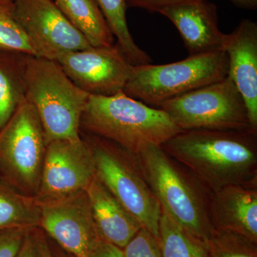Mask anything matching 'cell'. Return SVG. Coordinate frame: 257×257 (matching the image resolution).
<instances>
[{"instance_id":"6da1fadb","label":"cell","mask_w":257,"mask_h":257,"mask_svg":"<svg viewBox=\"0 0 257 257\" xmlns=\"http://www.w3.org/2000/svg\"><path fill=\"white\" fill-rule=\"evenodd\" d=\"M211 192L229 185H257V132L182 131L162 145Z\"/></svg>"},{"instance_id":"7a4b0ae2","label":"cell","mask_w":257,"mask_h":257,"mask_svg":"<svg viewBox=\"0 0 257 257\" xmlns=\"http://www.w3.org/2000/svg\"><path fill=\"white\" fill-rule=\"evenodd\" d=\"M135 156L162 211L207 242L214 231L209 216L212 192L162 147H147Z\"/></svg>"},{"instance_id":"3957f363","label":"cell","mask_w":257,"mask_h":257,"mask_svg":"<svg viewBox=\"0 0 257 257\" xmlns=\"http://www.w3.org/2000/svg\"><path fill=\"white\" fill-rule=\"evenodd\" d=\"M112 142L134 155L163 144L182 132L168 114L126 95L90 96L80 128Z\"/></svg>"},{"instance_id":"277c9868","label":"cell","mask_w":257,"mask_h":257,"mask_svg":"<svg viewBox=\"0 0 257 257\" xmlns=\"http://www.w3.org/2000/svg\"><path fill=\"white\" fill-rule=\"evenodd\" d=\"M23 82L25 97L38 114L47 145L81 138V118L89 95L69 79L56 61L25 55Z\"/></svg>"},{"instance_id":"5b68a950","label":"cell","mask_w":257,"mask_h":257,"mask_svg":"<svg viewBox=\"0 0 257 257\" xmlns=\"http://www.w3.org/2000/svg\"><path fill=\"white\" fill-rule=\"evenodd\" d=\"M228 73L227 55L224 51H215L173 63L132 66L123 92L159 108L162 103L220 80Z\"/></svg>"},{"instance_id":"8992f818","label":"cell","mask_w":257,"mask_h":257,"mask_svg":"<svg viewBox=\"0 0 257 257\" xmlns=\"http://www.w3.org/2000/svg\"><path fill=\"white\" fill-rule=\"evenodd\" d=\"M84 140L92 152L96 177L143 228L158 239L162 209L135 155L95 135Z\"/></svg>"},{"instance_id":"52a82bcc","label":"cell","mask_w":257,"mask_h":257,"mask_svg":"<svg viewBox=\"0 0 257 257\" xmlns=\"http://www.w3.org/2000/svg\"><path fill=\"white\" fill-rule=\"evenodd\" d=\"M159 108L182 131L253 130L245 101L229 75L165 101Z\"/></svg>"},{"instance_id":"ba28073f","label":"cell","mask_w":257,"mask_h":257,"mask_svg":"<svg viewBox=\"0 0 257 257\" xmlns=\"http://www.w3.org/2000/svg\"><path fill=\"white\" fill-rule=\"evenodd\" d=\"M47 143L38 114L25 100L0 128V175L27 185L37 183Z\"/></svg>"},{"instance_id":"9c48e42d","label":"cell","mask_w":257,"mask_h":257,"mask_svg":"<svg viewBox=\"0 0 257 257\" xmlns=\"http://www.w3.org/2000/svg\"><path fill=\"white\" fill-rule=\"evenodd\" d=\"M11 12L36 57L55 61L62 54L92 47L53 0H15Z\"/></svg>"},{"instance_id":"30bf717a","label":"cell","mask_w":257,"mask_h":257,"mask_svg":"<svg viewBox=\"0 0 257 257\" xmlns=\"http://www.w3.org/2000/svg\"><path fill=\"white\" fill-rule=\"evenodd\" d=\"M55 61L69 79L90 96L123 92L133 66L116 44L67 52Z\"/></svg>"},{"instance_id":"8fae6325","label":"cell","mask_w":257,"mask_h":257,"mask_svg":"<svg viewBox=\"0 0 257 257\" xmlns=\"http://www.w3.org/2000/svg\"><path fill=\"white\" fill-rule=\"evenodd\" d=\"M42 227L75 257H90L101 237L85 190L42 204Z\"/></svg>"},{"instance_id":"7c38bea8","label":"cell","mask_w":257,"mask_h":257,"mask_svg":"<svg viewBox=\"0 0 257 257\" xmlns=\"http://www.w3.org/2000/svg\"><path fill=\"white\" fill-rule=\"evenodd\" d=\"M94 176L92 152L82 138L50 142L44 158L40 196L47 202L85 190Z\"/></svg>"},{"instance_id":"4fadbf2b","label":"cell","mask_w":257,"mask_h":257,"mask_svg":"<svg viewBox=\"0 0 257 257\" xmlns=\"http://www.w3.org/2000/svg\"><path fill=\"white\" fill-rule=\"evenodd\" d=\"M222 50L229 59L228 75L242 96L251 128L257 131V24L244 19L224 34Z\"/></svg>"},{"instance_id":"5bb4252c","label":"cell","mask_w":257,"mask_h":257,"mask_svg":"<svg viewBox=\"0 0 257 257\" xmlns=\"http://www.w3.org/2000/svg\"><path fill=\"white\" fill-rule=\"evenodd\" d=\"M177 28L189 56L222 50L224 33L218 26L215 5L206 0L172 5L160 12Z\"/></svg>"},{"instance_id":"9a60e30c","label":"cell","mask_w":257,"mask_h":257,"mask_svg":"<svg viewBox=\"0 0 257 257\" xmlns=\"http://www.w3.org/2000/svg\"><path fill=\"white\" fill-rule=\"evenodd\" d=\"M209 216L213 229L257 241V185H229L213 192Z\"/></svg>"},{"instance_id":"2e32d148","label":"cell","mask_w":257,"mask_h":257,"mask_svg":"<svg viewBox=\"0 0 257 257\" xmlns=\"http://www.w3.org/2000/svg\"><path fill=\"white\" fill-rule=\"evenodd\" d=\"M101 237L120 248L143 228L96 177L85 189Z\"/></svg>"},{"instance_id":"e0dca14e","label":"cell","mask_w":257,"mask_h":257,"mask_svg":"<svg viewBox=\"0 0 257 257\" xmlns=\"http://www.w3.org/2000/svg\"><path fill=\"white\" fill-rule=\"evenodd\" d=\"M62 14L94 47L114 45V37L94 0H53Z\"/></svg>"},{"instance_id":"ac0fdd59","label":"cell","mask_w":257,"mask_h":257,"mask_svg":"<svg viewBox=\"0 0 257 257\" xmlns=\"http://www.w3.org/2000/svg\"><path fill=\"white\" fill-rule=\"evenodd\" d=\"M25 54L0 50V128L26 100L23 82Z\"/></svg>"},{"instance_id":"d6986e66","label":"cell","mask_w":257,"mask_h":257,"mask_svg":"<svg viewBox=\"0 0 257 257\" xmlns=\"http://www.w3.org/2000/svg\"><path fill=\"white\" fill-rule=\"evenodd\" d=\"M104 15L109 28L117 42L116 45L133 66L150 64V57L135 43L126 21L128 9L125 0H94Z\"/></svg>"},{"instance_id":"ffe728a7","label":"cell","mask_w":257,"mask_h":257,"mask_svg":"<svg viewBox=\"0 0 257 257\" xmlns=\"http://www.w3.org/2000/svg\"><path fill=\"white\" fill-rule=\"evenodd\" d=\"M158 241L163 257H210L207 243L186 231L162 211Z\"/></svg>"},{"instance_id":"44dd1931","label":"cell","mask_w":257,"mask_h":257,"mask_svg":"<svg viewBox=\"0 0 257 257\" xmlns=\"http://www.w3.org/2000/svg\"><path fill=\"white\" fill-rule=\"evenodd\" d=\"M40 212L24 204L6 187L0 185V230L27 228L40 221Z\"/></svg>"},{"instance_id":"7402d4cb","label":"cell","mask_w":257,"mask_h":257,"mask_svg":"<svg viewBox=\"0 0 257 257\" xmlns=\"http://www.w3.org/2000/svg\"><path fill=\"white\" fill-rule=\"evenodd\" d=\"M206 243L210 257H257V241L232 231L214 229Z\"/></svg>"},{"instance_id":"603a6c76","label":"cell","mask_w":257,"mask_h":257,"mask_svg":"<svg viewBox=\"0 0 257 257\" xmlns=\"http://www.w3.org/2000/svg\"><path fill=\"white\" fill-rule=\"evenodd\" d=\"M0 50L35 55L28 36L11 12V6L0 8Z\"/></svg>"},{"instance_id":"cb8c5ba5","label":"cell","mask_w":257,"mask_h":257,"mask_svg":"<svg viewBox=\"0 0 257 257\" xmlns=\"http://www.w3.org/2000/svg\"><path fill=\"white\" fill-rule=\"evenodd\" d=\"M125 257H163L158 239L142 228L122 248Z\"/></svg>"},{"instance_id":"d4e9b609","label":"cell","mask_w":257,"mask_h":257,"mask_svg":"<svg viewBox=\"0 0 257 257\" xmlns=\"http://www.w3.org/2000/svg\"><path fill=\"white\" fill-rule=\"evenodd\" d=\"M27 228L0 230V257H16L21 248Z\"/></svg>"},{"instance_id":"484cf974","label":"cell","mask_w":257,"mask_h":257,"mask_svg":"<svg viewBox=\"0 0 257 257\" xmlns=\"http://www.w3.org/2000/svg\"><path fill=\"white\" fill-rule=\"evenodd\" d=\"M127 8H140L150 13H159L172 5L201 0H125Z\"/></svg>"},{"instance_id":"4316f807","label":"cell","mask_w":257,"mask_h":257,"mask_svg":"<svg viewBox=\"0 0 257 257\" xmlns=\"http://www.w3.org/2000/svg\"><path fill=\"white\" fill-rule=\"evenodd\" d=\"M90 257H125L122 249L101 239Z\"/></svg>"},{"instance_id":"83f0119b","label":"cell","mask_w":257,"mask_h":257,"mask_svg":"<svg viewBox=\"0 0 257 257\" xmlns=\"http://www.w3.org/2000/svg\"><path fill=\"white\" fill-rule=\"evenodd\" d=\"M16 257H39L36 241L27 234L24 240L21 248Z\"/></svg>"},{"instance_id":"f1b7e54d","label":"cell","mask_w":257,"mask_h":257,"mask_svg":"<svg viewBox=\"0 0 257 257\" xmlns=\"http://www.w3.org/2000/svg\"><path fill=\"white\" fill-rule=\"evenodd\" d=\"M236 6L244 9L256 10L257 8V0H229Z\"/></svg>"},{"instance_id":"f546056e","label":"cell","mask_w":257,"mask_h":257,"mask_svg":"<svg viewBox=\"0 0 257 257\" xmlns=\"http://www.w3.org/2000/svg\"><path fill=\"white\" fill-rule=\"evenodd\" d=\"M37 249H38L39 257H53L45 241H39L37 243Z\"/></svg>"},{"instance_id":"4dcf8cb0","label":"cell","mask_w":257,"mask_h":257,"mask_svg":"<svg viewBox=\"0 0 257 257\" xmlns=\"http://www.w3.org/2000/svg\"><path fill=\"white\" fill-rule=\"evenodd\" d=\"M15 1V0H0V8L11 6Z\"/></svg>"}]
</instances>
